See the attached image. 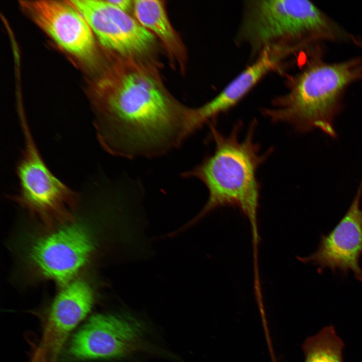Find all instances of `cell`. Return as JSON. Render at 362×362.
I'll return each mask as SVG.
<instances>
[{
    "label": "cell",
    "instance_id": "1",
    "mask_svg": "<svg viewBox=\"0 0 362 362\" xmlns=\"http://www.w3.org/2000/svg\"><path fill=\"white\" fill-rule=\"evenodd\" d=\"M107 87L94 126L101 146L112 155L161 156L200 129L194 109L174 100L154 71L137 58H125Z\"/></svg>",
    "mask_w": 362,
    "mask_h": 362
},
{
    "label": "cell",
    "instance_id": "2",
    "mask_svg": "<svg viewBox=\"0 0 362 362\" xmlns=\"http://www.w3.org/2000/svg\"><path fill=\"white\" fill-rule=\"evenodd\" d=\"M209 124L210 138L215 144L214 152L181 174L185 178L200 180L208 189V199L202 210L178 231L193 226L218 207H237L250 222L256 245L259 239L257 213L260 187L256 171L273 149L260 153V146L254 141L256 120L252 121L242 140L239 137L242 126L241 122L234 125L228 135L221 133L213 122Z\"/></svg>",
    "mask_w": 362,
    "mask_h": 362
},
{
    "label": "cell",
    "instance_id": "3",
    "mask_svg": "<svg viewBox=\"0 0 362 362\" xmlns=\"http://www.w3.org/2000/svg\"><path fill=\"white\" fill-rule=\"evenodd\" d=\"M312 53L291 80L287 92L261 112L273 123L284 122L302 133L319 129L335 138L334 121L346 89L362 79V56L338 62L324 61Z\"/></svg>",
    "mask_w": 362,
    "mask_h": 362
},
{
    "label": "cell",
    "instance_id": "4",
    "mask_svg": "<svg viewBox=\"0 0 362 362\" xmlns=\"http://www.w3.org/2000/svg\"><path fill=\"white\" fill-rule=\"evenodd\" d=\"M348 33L310 1H245L236 43L256 56L265 47L279 45L302 50L323 41L350 40Z\"/></svg>",
    "mask_w": 362,
    "mask_h": 362
},
{
    "label": "cell",
    "instance_id": "5",
    "mask_svg": "<svg viewBox=\"0 0 362 362\" xmlns=\"http://www.w3.org/2000/svg\"><path fill=\"white\" fill-rule=\"evenodd\" d=\"M21 126L24 146L16 169L19 189L12 199L48 228L72 221L78 194L49 169L23 117Z\"/></svg>",
    "mask_w": 362,
    "mask_h": 362
},
{
    "label": "cell",
    "instance_id": "6",
    "mask_svg": "<svg viewBox=\"0 0 362 362\" xmlns=\"http://www.w3.org/2000/svg\"><path fill=\"white\" fill-rule=\"evenodd\" d=\"M144 326L129 315L96 314L74 334L66 351L74 360L122 357L141 345Z\"/></svg>",
    "mask_w": 362,
    "mask_h": 362
},
{
    "label": "cell",
    "instance_id": "7",
    "mask_svg": "<svg viewBox=\"0 0 362 362\" xmlns=\"http://www.w3.org/2000/svg\"><path fill=\"white\" fill-rule=\"evenodd\" d=\"M85 19L102 44L125 58L149 52L155 38L135 18L108 0L69 1Z\"/></svg>",
    "mask_w": 362,
    "mask_h": 362
},
{
    "label": "cell",
    "instance_id": "8",
    "mask_svg": "<svg viewBox=\"0 0 362 362\" xmlns=\"http://www.w3.org/2000/svg\"><path fill=\"white\" fill-rule=\"evenodd\" d=\"M94 249L86 230L68 224L37 239L29 250V258L42 277L63 287L86 263Z\"/></svg>",
    "mask_w": 362,
    "mask_h": 362
},
{
    "label": "cell",
    "instance_id": "9",
    "mask_svg": "<svg viewBox=\"0 0 362 362\" xmlns=\"http://www.w3.org/2000/svg\"><path fill=\"white\" fill-rule=\"evenodd\" d=\"M362 178L347 212L334 228L322 235L316 250L309 256L299 257L323 269L351 272L362 282V268L359 261L362 254Z\"/></svg>",
    "mask_w": 362,
    "mask_h": 362
},
{
    "label": "cell",
    "instance_id": "10",
    "mask_svg": "<svg viewBox=\"0 0 362 362\" xmlns=\"http://www.w3.org/2000/svg\"><path fill=\"white\" fill-rule=\"evenodd\" d=\"M94 299L92 288L83 280H76L63 286L52 304L33 359L55 362L68 335L90 311Z\"/></svg>",
    "mask_w": 362,
    "mask_h": 362
},
{
    "label": "cell",
    "instance_id": "11",
    "mask_svg": "<svg viewBox=\"0 0 362 362\" xmlns=\"http://www.w3.org/2000/svg\"><path fill=\"white\" fill-rule=\"evenodd\" d=\"M22 4L37 24L63 48L82 59L94 57L96 46L93 31L69 1H26Z\"/></svg>",
    "mask_w": 362,
    "mask_h": 362
},
{
    "label": "cell",
    "instance_id": "12",
    "mask_svg": "<svg viewBox=\"0 0 362 362\" xmlns=\"http://www.w3.org/2000/svg\"><path fill=\"white\" fill-rule=\"evenodd\" d=\"M288 58L286 51L277 46L264 48L254 61L231 80L213 99L195 108L200 125L213 122L220 115L236 105L266 75Z\"/></svg>",
    "mask_w": 362,
    "mask_h": 362
},
{
    "label": "cell",
    "instance_id": "13",
    "mask_svg": "<svg viewBox=\"0 0 362 362\" xmlns=\"http://www.w3.org/2000/svg\"><path fill=\"white\" fill-rule=\"evenodd\" d=\"M133 12L137 21L159 39L169 56L183 65L184 48L169 20L163 2L133 1Z\"/></svg>",
    "mask_w": 362,
    "mask_h": 362
},
{
    "label": "cell",
    "instance_id": "14",
    "mask_svg": "<svg viewBox=\"0 0 362 362\" xmlns=\"http://www.w3.org/2000/svg\"><path fill=\"white\" fill-rule=\"evenodd\" d=\"M344 343L332 326L323 328L302 345L305 362H343Z\"/></svg>",
    "mask_w": 362,
    "mask_h": 362
},
{
    "label": "cell",
    "instance_id": "15",
    "mask_svg": "<svg viewBox=\"0 0 362 362\" xmlns=\"http://www.w3.org/2000/svg\"><path fill=\"white\" fill-rule=\"evenodd\" d=\"M111 4L114 5L124 12L128 13L133 10V1L130 0H112L108 1Z\"/></svg>",
    "mask_w": 362,
    "mask_h": 362
},
{
    "label": "cell",
    "instance_id": "16",
    "mask_svg": "<svg viewBox=\"0 0 362 362\" xmlns=\"http://www.w3.org/2000/svg\"><path fill=\"white\" fill-rule=\"evenodd\" d=\"M350 41L362 50V37L351 34Z\"/></svg>",
    "mask_w": 362,
    "mask_h": 362
}]
</instances>
